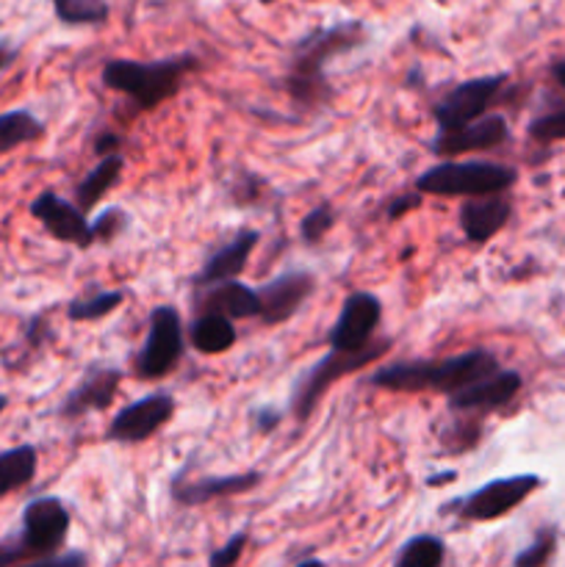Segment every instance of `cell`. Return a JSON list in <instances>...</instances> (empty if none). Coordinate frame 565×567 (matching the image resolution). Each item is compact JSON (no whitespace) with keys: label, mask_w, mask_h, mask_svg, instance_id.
<instances>
[{"label":"cell","mask_w":565,"mask_h":567,"mask_svg":"<svg viewBox=\"0 0 565 567\" xmlns=\"http://www.w3.org/2000/svg\"><path fill=\"white\" fill-rule=\"evenodd\" d=\"M369 42V31L360 20L332 22L316 31L305 33L291 48L282 72V89L299 109H325L332 100L330 81H327V64L332 59Z\"/></svg>","instance_id":"cell-1"},{"label":"cell","mask_w":565,"mask_h":567,"mask_svg":"<svg viewBox=\"0 0 565 567\" xmlns=\"http://www.w3.org/2000/svg\"><path fill=\"white\" fill-rule=\"evenodd\" d=\"M499 369H502V363L491 349L474 347L469 352L449 354V358L397 360V363L380 365L369 377V385L391 393H443V396H452V393L463 391L465 385Z\"/></svg>","instance_id":"cell-2"},{"label":"cell","mask_w":565,"mask_h":567,"mask_svg":"<svg viewBox=\"0 0 565 567\" xmlns=\"http://www.w3.org/2000/svg\"><path fill=\"white\" fill-rule=\"evenodd\" d=\"M194 70H199V59L194 53L166 55L158 61L111 59L100 70V81L111 92L125 94L133 111L144 114L175 97Z\"/></svg>","instance_id":"cell-3"},{"label":"cell","mask_w":565,"mask_h":567,"mask_svg":"<svg viewBox=\"0 0 565 567\" xmlns=\"http://www.w3.org/2000/svg\"><path fill=\"white\" fill-rule=\"evenodd\" d=\"M72 513L59 496H39L22 507L20 529L0 537V567H17L64 551Z\"/></svg>","instance_id":"cell-4"},{"label":"cell","mask_w":565,"mask_h":567,"mask_svg":"<svg viewBox=\"0 0 565 567\" xmlns=\"http://www.w3.org/2000/svg\"><path fill=\"white\" fill-rule=\"evenodd\" d=\"M518 183V169L499 161H460L446 158L415 177V192L432 197H485L504 194Z\"/></svg>","instance_id":"cell-5"},{"label":"cell","mask_w":565,"mask_h":567,"mask_svg":"<svg viewBox=\"0 0 565 567\" xmlns=\"http://www.w3.org/2000/svg\"><path fill=\"white\" fill-rule=\"evenodd\" d=\"M391 347H393L391 338H374L369 347L358 349V352H336V349H330L325 358L316 360L310 369H305L302 377L297 380V385H294V391H291L294 419H297L299 424H302V421H308L310 415H314L316 404L321 402V396H325V393L330 391L338 380L369 369L371 363H377L380 358H386L388 349Z\"/></svg>","instance_id":"cell-6"},{"label":"cell","mask_w":565,"mask_h":567,"mask_svg":"<svg viewBox=\"0 0 565 567\" xmlns=\"http://www.w3.org/2000/svg\"><path fill=\"white\" fill-rule=\"evenodd\" d=\"M543 485L546 482L537 474L499 476V480H491L476 487V491H471L469 496L452 498V502L443 504L441 515H454L463 524H491V520H499L513 513V509H518Z\"/></svg>","instance_id":"cell-7"},{"label":"cell","mask_w":565,"mask_h":567,"mask_svg":"<svg viewBox=\"0 0 565 567\" xmlns=\"http://www.w3.org/2000/svg\"><path fill=\"white\" fill-rule=\"evenodd\" d=\"M186 352V330L175 305H158L150 310L147 336L133 358V374L142 382L166 380L181 365Z\"/></svg>","instance_id":"cell-8"},{"label":"cell","mask_w":565,"mask_h":567,"mask_svg":"<svg viewBox=\"0 0 565 567\" xmlns=\"http://www.w3.org/2000/svg\"><path fill=\"white\" fill-rule=\"evenodd\" d=\"M507 72H496V75L469 78V81H460L452 89H446L432 105V120H435L438 133L460 131V127L485 116L487 109L502 94V89L507 86Z\"/></svg>","instance_id":"cell-9"},{"label":"cell","mask_w":565,"mask_h":567,"mask_svg":"<svg viewBox=\"0 0 565 567\" xmlns=\"http://www.w3.org/2000/svg\"><path fill=\"white\" fill-rule=\"evenodd\" d=\"M177 413V402L172 393L155 391L147 396L136 399V402L125 404L120 413L111 419L105 426L103 441L105 443H122V446H138L147 443L155 432L164 430Z\"/></svg>","instance_id":"cell-10"},{"label":"cell","mask_w":565,"mask_h":567,"mask_svg":"<svg viewBox=\"0 0 565 567\" xmlns=\"http://www.w3.org/2000/svg\"><path fill=\"white\" fill-rule=\"evenodd\" d=\"M382 324V302L371 291H355L343 299L327 343L336 352H358L369 347Z\"/></svg>","instance_id":"cell-11"},{"label":"cell","mask_w":565,"mask_h":567,"mask_svg":"<svg viewBox=\"0 0 565 567\" xmlns=\"http://www.w3.org/2000/svg\"><path fill=\"white\" fill-rule=\"evenodd\" d=\"M28 214L44 227L50 238L61 244H70L75 249H89L94 247V238H92V221L86 219L81 208L70 199L59 197L53 188H44L42 194L31 199L28 205Z\"/></svg>","instance_id":"cell-12"},{"label":"cell","mask_w":565,"mask_h":567,"mask_svg":"<svg viewBox=\"0 0 565 567\" xmlns=\"http://www.w3.org/2000/svg\"><path fill=\"white\" fill-rule=\"evenodd\" d=\"M316 291V277L308 269H288L271 277L269 282L258 288L260 316L258 321L264 327H277L291 321L299 310L305 308Z\"/></svg>","instance_id":"cell-13"},{"label":"cell","mask_w":565,"mask_h":567,"mask_svg":"<svg viewBox=\"0 0 565 567\" xmlns=\"http://www.w3.org/2000/svg\"><path fill=\"white\" fill-rule=\"evenodd\" d=\"M521 388H524V377L515 369H504L502 365L493 374L482 377V380L465 385L463 391L446 396V408L449 413H496V410H504L507 404L515 402Z\"/></svg>","instance_id":"cell-14"},{"label":"cell","mask_w":565,"mask_h":567,"mask_svg":"<svg viewBox=\"0 0 565 567\" xmlns=\"http://www.w3.org/2000/svg\"><path fill=\"white\" fill-rule=\"evenodd\" d=\"M122 380H125V371L116 365H92L70 388L64 402L59 404V415L64 421H78L89 413H105L114 404Z\"/></svg>","instance_id":"cell-15"},{"label":"cell","mask_w":565,"mask_h":567,"mask_svg":"<svg viewBox=\"0 0 565 567\" xmlns=\"http://www.w3.org/2000/svg\"><path fill=\"white\" fill-rule=\"evenodd\" d=\"M260 482H264V474H260V471L192 476V480H186V474L181 471V474L172 480L170 493H172V502L181 504V507H205V504L219 502V498L244 496V493L255 491Z\"/></svg>","instance_id":"cell-16"},{"label":"cell","mask_w":565,"mask_h":567,"mask_svg":"<svg viewBox=\"0 0 565 567\" xmlns=\"http://www.w3.org/2000/svg\"><path fill=\"white\" fill-rule=\"evenodd\" d=\"M510 142V122L504 114H485L460 131L438 133L430 142V153L438 158H463L471 153H485Z\"/></svg>","instance_id":"cell-17"},{"label":"cell","mask_w":565,"mask_h":567,"mask_svg":"<svg viewBox=\"0 0 565 567\" xmlns=\"http://www.w3.org/2000/svg\"><path fill=\"white\" fill-rule=\"evenodd\" d=\"M192 313H219L233 321L258 319L260 316V299L258 288L247 286L236 277V280L208 282V286H197L192 293Z\"/></svg>","instance_id":"cell-18"},{"label":"cell","mask_w":565,"mask_h":567,"mask_svg":"<svg viewBox=\"0 0 565 567\" xmlns=\"http://www.w3.org/2000/svg\"><path fill=\"white\" fill-rule=\"evenodd\" d=\"M513 216V199L510 194H485V197H469L460 203L458 225L469 244H487L507 227Z\"/></svg>","instance_id":"cell-19"},{"label":"cell","mask_w":565,"mask_h":567,"mask_svg":"<svg viewBox=\"0 0 565 567\" xmlns=\"http://www.w3.org/2000/svg\"><path fill=\"white\" fill-rule=\"evenodd\" d=\"M260 241V230L253 227H244L227 244H222L219 249L208 255V260L203 264V269L192 277V288L208 286V282H222V280H236L242 277V271L247 269L249 258H253L255 247Z\"/></svg>","instance_id":"cell-20"},{"label":"cell","mask_w":565,"mask_h":567,"mask_svg":"<svg viewBox=\"0 0 565 567\" xmlns=\"http://www.w3.org/2000/svg\"><path fill=\"white\" fill-rule=\"evenodd\" d=\"M122 172H125V155H103V158L92 166V172L75 186V199H72V203L89 216V210L97 208L105 199V194H111V188L122 181Z\"/></svg>","instance_id":"cell-21"},{"label":"cell","mask_w":565,"mask_h":567,"mask_svg":"<svg viewBox=\"0 0 565 567\" xmlns=\"http://www.w3.org/2000/svg\"><path fill=\"white\" fill-rule=\"evenodd\" d=\"M186 338L199 354H225L236 347L238 330L227 316L197 313L188 324Z\"/></svg>","instance_id":"cell-22"},{"label":"cell","mask_w":565,"mask_h":567,"mask_svg":"<svg viewBox=\"0 0 565 567\" xmlns=\"http://www.w3.org/2000/svg\"><path fill=\"white\" fill-rule=\"evenodd\" d=\"M39 452L31 443H20L14 449L0 452V498L22 491L37 480Z\"/></svg>","instance_id":"cell-23"},{"label":"cell","mask_w":565,"mask_h":567,"mask_svg":"<svg viewBox=\"0 0 565 567\" xmlns=\"http://www.w3.org/2000/svg\"><path fill=\"white\" fill-rule=\"evenodd\" d=\"M44 136V122L28 109H11L0 114V155L14 153L17 147L39 142Z\"/></svg>","instance_id":"cell-24"},{"label":"cell","mask_w":565,"mask_h":567,"mask_svg":"<svg viewBox=\"0 0 565 567\" xmlns=\"http://www.w3.org/2000/svg\"><path fill=\"white\" fill-rule=\"evenodd\" d=\"M482 441V415L476 413H452L449 424L443 426L438 443L443 454H465L480 446Z\"/></svg>","instance_id":"cell-25"},{"label":"cell","mask_w":565,"mask_h":567,"mask_svg":"<svg viewBox=\"0 0 565 567\" xmlns=\"http://www.w3.org/2000/svg\"><path fill=\"white\" fill-rule=\"evenodd\" d=\"M55 20L70 28H97L111 17L109 0H50Z\"/></svg>","instance_id":"cell-26"},{"label":"cell","mask_w":565,"mask_h":567,"mask_svg":"<svg viewBox=\"0 0 565 567\" xmlns=\"http://www.w3.org/2000/svg\"><path fill=\"white\" fill-rule=\"evenodd\" d=\"M446 543L438 535H415L393 557V567H443Z\"/></svg>","instance_id":"cell-27"},{"label":"cell","mask_w":565,"mask_h":567,"mask_svg":"<svg viewBox=\"0 0 565 567\" xmlns=\"http://www.w3.org/2000/svg\"><path fill=\"white\" fill-rule=\"evenodd\" d=\"M125 302V291H97L92 297H78L66 305V319L70 321H100L105 316L116 313Z\"/></svg>","instance_id":"cell-28"},{"label":"cell","mask_w":565,"mask_h":567,"mask_svg":"<svg viewBox=\"0 0 565 567\" xmlns=\"http://www.w3.org/2000/svg\"><path fill=\"white\" fill-rule=\"evenodd\" d=\"M557 540H559V529L554 524L541 526L532 537V543L526 548H521L515 554L513 567H548L552 565L554 554H557Z\"/></svg>","instance_id":"cell-29"},{"label":"cell","mask_w":565,"mask_h":567,"mask_svg":"<svg viewBox=\"0 0 565 567\" xmlns=\"http://www.w3.org/2000/svg\"><path fill=\"white\" fill-rule=\"evenodd\" d=\"M336 227V208L330 203H321L316 208H310L308 214L299 221V241L305 247H319L327 238V233Z\"/></svg>","instance_id":"cell-30"},{"label":"cell","mask_w":565,"mask_h":567,"mask_svg":"<svg viewBox=\"0 0 565 567\" xmlns=\"http://www.w3.org/2000/svg\"><path fill=\"white\" fill-rule=\"evenodd\" d=\"M127 225H131V214L125 208H120V205H109L92 221L94 244H114L127 230Z\"/></svg>","instance_id":"cell-31"},{"label":"cell","mask_w":565,"mask_h":567,"mask_svg":"<svg viewBox=\"0 0 565 567\" xmlns=\"http://www.w3.org/2000/svg\"><path fill=\"white\" fill-rule=\"evenodd\" d=\"M530 136L543 144L565 142V105L563 109H554V111H546V114L535 116V120L530 122Z\"/></svg>","instance_id":"cell-32"},{"label":"cell","mask_w":565,"mask_h":567,"mask_svg":"<svg viewBox=\"0 0 565 567\" xmlns=\"http://www.w3.org/2000/svg\"><path fill=\"white\" fill-rule=\"evenodd\" d=\"M249 543V532H236L225 546H219L216 551H210L208 567H236L238 559L244 557Z\"/></svg>","instance_id":"cell-33"},{"label":"cell","mask_w":565,"mask_h":567,"mask_svg":"<svg viewBox=\"0 0 565 567\" xmlns=\"http://www.w3.org/2000/svg\"><path fill=\"white\" fill-rule=\"evenodd\" d=\"M17 567H89V554L72 548V551H59L53 554V557L33 559V563L17 565Z\"/></svg>","instance_id":"cell-34"},{"label":"cell","mask_w":565,"mask_h":567,"mask_svg":"<svg viewBox=\"0 0 565 567\" xmlns=\"http://www.w3.org/2000/svg\"><path fill=\"white\" fill-rule=\"evenodd\" d=\"M421 203H424V194L421 192H410V194H399V197H393L391 203H388L386 208V216L391 221L402 219V216H408L410 210L421 208Z\"/></svg>","instance_id":"cell-35"},{"label":"cell","mask_w":565,"mask_h":567,"mask_svg":"<svg viewBox=\"0 0 565 567\" xmlns=\"http://www.w3.org/2000/svg\"><path fill=\"white\" fill-rule=\"evenodd\" d=\"M282 424V410L280 408H258L253 410V426L260 435H271L277 426Z\"/></svg>","instance_id":"cell-36"},{"label":"cell","mask_w":565,"mask_h":567,"mask_svg":"<svg viewBox=\"0 0 565 567\" xmlns=\"http://www.w3.org/2000/svg\"><path fill=\"white\" fill-rule=\"evenodd\" d=\"M122 150V136L114 131H103L97 138H94V153L103 158V155H114Z\"/></svg>","instance_id":"cell-37"},{"label":"cell","mask_w":565,"mask_h":567,"mask_svg":"<svg viewBox=\"0 0 565 567\" xmlns=\"http://www.w3.org/2000/svg\"><path fill=\"white\" fill-rule=\"evenodd\" d=\"M454 480H458V471L449 468V471H441V474H430V476H427L424 485L427 487H446V485H452Z\"/></svg>","instance_id":"cell-38"},{"label":"cell","mask_w":565,"mask_h":567,"mask_svg":"<svg viewBox=\"0 0 565 567\" xmlns=\"http://www.w3.org/2000/svg\"><path fill=\"white\" fill-rule=\"evenodd\" d=\"M14 61H17V48H14V44H9V42H3V39H0V72L9 70Z\"/></svg>","instance_id":"cell-39"},{"label":"cell","mask_w":565,"mask_h":567,"mask_svg":"<svg viewBox=\"0 0 565 567\" xmlns=\"http://www.w3.org/2000/svg\"><path fill=\"white\" fill-rule=\"evenodd\" d=\"M548 75H552V81L565 92V59L554 61V64L548 66Z\"/></svg>","instance_id":"cell-40"},{"label":"cell","mask_w":565,"mask_h":567,"mask_svg":"<svg viewBox=\"0 0 565 567\" xmlns=\"http://www.w3.org/2000/svg\"><path fill=\"white\" fill-rule=\"evenodd\" d=\"M297 567H327V565H325V563H321V559L310 557V559H302V563H299Z\"/></svg>","instance_id":"cell-41"},{"label":"cell","mask_w":565,"mask_h":567,"mask_svg":"<svg viewBox=\"0 0 565 567\" xmlns=\"http://www.w3.org/2000/svg\"><path fill=\"white\" fill-rule=\"evenodd\" d=\"M258 3H264V6H271V3H277V0H258Z\"/></svg>","instance_id":"cell-42"}]
</instances>
